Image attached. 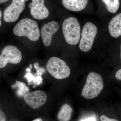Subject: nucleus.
I'll return each mask as SVG.
<instances>
[{"mask_svg": "<svg viewBox=\"0 0 121 121\" xmlns=\"http://www.w3.org/2000/svg\"><path fill=\"white\" fill-rule=\"evenodd\" d=\"M13 31L16 35L25 36L32 41L39 40L40 35L38 24L35 21L28 18L19 21L14 27Z\"/></svg>", "mask_w": 121, "mask_h": 121, "instance_id": "nucleus-1", "label": "nucleus"}, {"mask_svg": "<svg viewBox=\"0 0 121 121\" xmlns=\"http://www.w3.org/2000/svg\"><path fill=\"white\" fill-rule=\"evenodd\" d=\"M103 88L104 81L102 76L95 72H91L87 76L82 95L86 99H93L99 95Z\"/></svg>", "mask_w": 121, "mask_h": 121, "instance_id": "nucleus-2", "label": "nucleus"}, {"mask_svg": "<svg viewBox=\"0 0 121 121\" xmlns=\"http://www.w3.org/2000/svg\"><path fill=\"white\" fill-rule=\"evenodd\" d=\"M62 30L64 38L68 43L75 45L79 42L80 27L76 18L70 17L65 19L63 22Z\"/></svg>", "mask_w": 121, "mask_h": 121, "instance_id": "nucleus-3", "label": "nucleus"}, {"mask_svg": "<svg viewBox=\"0 0 121 121\" xmlns=\"http://www.w3.org/2000/svg\"><path fill=\"white\" fill-rule=\"evenodd\" d=\"M46 67L48 73L56 79L66 78L70 74V70L66 62L58 57L51 58L48 61Z\"/></svg>", "mask_w": 121, "mask_h": 121, "instance_id": "nucleus-4", "label": "nucleus"}, {"mask_svg": "<svg viewBox=\"0 0 121 121\" xmlns=\"http://www.w3.org/2000/svg\"><path fill=\"white\" fill-rule=\"evenodd\" d=\"M97 33V27L93 23L87 22L83 27L79 47L80 50L87 52L91 49Z\"/></svg>", "mask_w": 121, "mask_h": 121, "instance_id": "nucleus-5", "label": "nucleus"}, {"mask_svg": "<svg viewBox=\"0 0 121 121\" xmlns=\"http://www.w3.org/2000/svg\"><path fill=\"white\" fill-rule=\"evenodd\" d=\"M22 53L17 48L8 45L4 48L0 56V68L5 67L8 63L17 64L22 59Z\"/></svg>", "mask_w": 121, "mask_h": 121, "instance_id": "nucleus-6", "label": "nucleus"}, {"mask_svg": "<svg viewBox=\"0 0 121 121\" xmlns=\"http://www.w3.org/2000/svg\"><path fill=\"white\" fill-rule=\"evenodd\" d=\"M25 8L24 0H12L11 4L5 9L4 12L5 22L9 23L17 21Z\"/></svg>", "mask_w": 121, "mask_h": 121, "instance_id": "nucleus-7", "label": "nucleus"}, {"mask_svg": "<svg viewBox=\"0 0 121 121\" xmlns=\"http://www.w3.org/2000/svg\"><path fill=\"white\" fill-rule=\"evenodd\" d=\"M24 98L29 106L36 109L45 104L47 99V95L44 91L37 90L29 92L24 96Z\"/></svg>", "mask_w": 121, "mask_h": 121, "instance_id": "nucleus-8", "label": "nucleus"}, {"mask_svg": "<svg viewBox=\"0 0 121 121\" xmlns=\"http://www.w3.org/2000/svg\"><path fill=\"white\" fill-rule=\"evenodd\" d=\"M44 0H32L29 5L33 17L37 20H43L49 16L48 9L44 5Z\"/></svg>", "mask_w": 121, "mask_h": 121, "instance_id": "nucleus-9", "label": "nucleus"}, {"mask_svg": "<svg viewBox=\"0 0 121 121\" xmlns=\"http://www.w3.org/2000/svg\"><path fill=\"white\" fill-rule=\"evenodd\" d=\"M59 28V24L56 21H51L44 25L41 28V35L44 46H50L52 36L58 31Z\"/></svg>", "mask_w": 121, "mask_h": 121, "instance_id": "nucleus-10", "label": "nucleus"}, {"mask_svg": "<svg viewBox=\"0 0 121 121\" xmlns=\"http://www.w3.org/2000/svg\"><path fill=\"white\" fill-rule=\"evenodd\" d=\"M109 32L111 36L117 38L121 35V13L114 17L109 23Z\"/></svg>", "mask_w": 121, "mask_h": 121, "instance_id": "nucleus-11", "label": "nucleus"}, {"mask_svg": "<svg viewBox=\"0 0 121 121\" xmlns=\"http://www.w3.org/2000/svg\"><path fill=\"white\" fill-rule=\"evenodd\" d=\"M88 0H62V4L66 9L74 12L82 11L85 8Z\"/></svg>", "mask_w": 121, "mask_h": 121, "instance_id": "nucleus-12", "label": "nucleus"}, {"mask_svg": "<svg viewBox=\"0 0 121 121\" xmlns=\"http://www.w3.org/2000/svg\"><path fill=\"white\" fill-rule=\"evenodd\" d=\"M73 109L68 104H64L59 111L57 118L59 121H69L71 118Z\"/></svg>", "mask_w": 121, "mask_h": 121, "instance_id": "nucleus-13", "label": "nucleus"}, {"mask_svg": "<svg viewBox=\"0 0 121 121\" xmlns=\"http://www.w3.org/2000/svg\"><path fill=\"white\" fill-rule=\"evenodd\" d=\"M13 89H17L16 95L18 97H24V96L29 93L30 89L26 86L25 83L20 81H16L15 84L12 86Z\"/></svg>", "mask_w": 121, "mask_h": 121, "instance_id": "nucleus-14", "label": "nucleus"}, {"mask_svg": "<svg viewBox=\"0 0 121 121\" xmlns=\"http://www.w3.org/2000/svg\"><path fill=\"white\" fill-rule=\"evenodd\" d=\"M110 13H115L119 9V0H102Z\"/></svg>", "mask_w": 121, "mask_h": 121, "instance_id": "nucleus-15", "label": "nucleus"}, {"mask_svg": "<svg viewBox=\"0 0 121 121\" xmlns=\"http://www.w3.org/2000/svg\"><path fill=\"white\" fill-rule=\"evenodd\" d=\"M100 119L101 121H118L116 119L109 118L104 115H102L101 116Z\"/></svg>", "mask_w": 121, "mask_h": 121, "instance_id": "nucleus-16", "label": "nucleus"}, {"mask_svg": "<svg viewBox=\"0 0 121 121\" xmlns=\"http://www.w3.org/2000/svg\"><path fill=\"white\" fill-rule=\"evenodd\" d=\"M6 118L5 114L0 109V121H6Z\"/></svg>", "mask_w": 121, "mask_h": 121, "instance_id": "nucleus-17", "label": "nucleus"}, {"mask_svg": "<svg viewBox=\"0 0 121 121\" xmlns=\"http://www.w3.org/2000/svg\"><path fill=\"white\" fill-rule=\"evenodd\" d=\"M115 78L118 80H121V69L117 72L115 75Z\"/></svg>", "mask_w": 121, "mask_h": 121, "instance_id": "nucleus-18", "label": "nucleus"}, {"mask_svg": "<svg viewBox=\"0 0 121 121\" xmlns=\"http://www.w3.org/2000/svg\"><path fill=\"white\" fill-rule=\"evenodd\" d=\"M80 121H96V119L95 117H91L85 119H82Z\"/></svg>", "mask_w": 121, "mask_h": 121, "instance_id": "nucleus-19", "label": "nucleus"}, {"mask_svg": "<svg viewBox=\"0 0 121 121\" xmlns=\"http://www.w3.org/2000/svg\"><path fill=\"white\" fill-rule=\"evenodd\" d=\"M32 121H43L41 118H36Z\"/></svg>", "mask_w": 121, "mask_h": 121, "instance_id": "nucleus-20", "label": "nucleus"}, {"mask_svg": "<svg viewBox=\"0 0 121 121\" xmlns=\"http://www.w3.org/2000/svg\"><path fill=\"white\" fill-rule=\"evenodd\" d=\"M8 0H0V4L7 2Z\"/></svg>", "mask_w": 121, "mask_h": 121, "instance_id": "nucleus-21", "label": "nucleus"}, {"mask_svg": "<svg viewBox=\"0 0 121 121\" xmlns=\"http://www.w3.org/2000/svg\"><path fill=\"white\" fill-rule=\"evenodd\" d=\"M1 16H2V13H1V11L0 10V27L1 23Z\"/></svg>", "mask_w": 121, "mask_h": 121, "instance_id": "nucleus-22", "label": "nucleus"}, {"mask_svg": "<svg viewBox=\"0 0 121 121\" xmlns=\"http://www.w3.org/2000/svg\"></svg>", "mask_w": 121, "mask_h": 121, "instance_id": "nucleus-23", "label": "nucleus"}, {"mask_svg": "<svg viewBox=\"0 0 121 121\" xmlns=\"http://www.w3.org/2000/svg\"></svg>", "mask_w": 121, "mask_h": 121, "instance_id": "nucleus-24", "label": "nucleus"}]
</instances>
